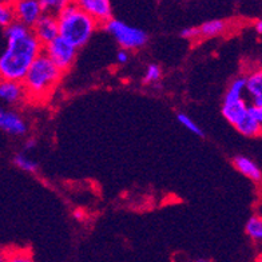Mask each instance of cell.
Wrapping results in <instances>:
<instances>
[{
	"instance_id": "cell-28",
	"label": "cell",
	"mask_w": 262,
	"mask_h": 262,
	"mask_svg": "<svg viewBox=\"0 0 262 262\" xmlns=\"http://www.w3.org/2000/svg\"><path fill=\"white\" fill-rule=\"evenodd\" d=\"M0 262H7V250L0 249Z\"/></svg>"
},
{
	"instance_id": "cell-22",
	"label": "cell",
	"mask_w": 262,
	"mask_h": 262,
	"mask_svg": "<svg viewBox=\"0 0 262 262\" xmlns=\"http://www.w3.org/2000/svg\"><path fill=\"white\" fill-rule=\"evenodd\" d=\"M162 78V70L158 64H148L146 69L145 78L143 82L145 83H157Z\"/></svg>"
},
{
	"instance_id": "cell-21",
	"label": "cell",
	"mask_w": 262,
	"mask_h": 262,
	"mask_svg": "<svg viewBox=\"0 0 262 262\" xmlns=\"http://www.w3.org/2000/svg\"><path fill=\"white\" fill-rule=\"evenodd\" d=\"M177 119H178V121H180V123L182 124V126H185L187 130L191 131L193 134L200 135V137H202V135H204V133H202V130H201L200 126H198V124L195 123V121H193V119H191L189 115L181 113V114L177 115Z\"/></svg>"
},
{
	"instance_id": "cell-6",
	"label": "cell",
	"mask_w": 262,
	"mask_h": 262,
	"mask_svg": "<svg viewBox=\"0 0 262 262\" xmlns=\"http://www.w3.org/2000/svg\"><path fill=\"white\" fill-rule=\"evenodd\" d=\"M43 54L51 60L59 70L67 73L76 59L78 49L62 36H56L54 40L43 46Z\"/></svg>"
},
{
	"instance_id": "cell-2",
	"label": "cell",
	"mask_w": 262,
	"mask_h": 262,
	"mask_svg": "<svg viewBox=\"0 0 262 262\" xmlns=\"http://www.w3.org/2000/svg\"><path fill=\"white\" fill-rule=\"evenodd\" d=\"M63 73L41 52L30 66L21 83L25 87L27 102L43 103L49 99L62 80Z\"/></svg>"
},
{
	"instance_id": "cell-1",
	"label": "cell",
	"mask_w": 262,
	"mask_h": 262,
	"mask_svg": "<svg viewBox=\"0 0 262 262\" xmlns=\"http://www.w3.org/2000/svg\"><path fill=\"white\" fill-rule=\"evenodd\" d=\"M6 49L0 54V79L21 82L30 66L43 51L31 28L14 20L4 27Z\"/></svg>"
},
{
	"instance_id": "cell-7",
	"label": "cell",
	"mask_w": 262,
	"mask_h": 262,
	"mask_svg": "<svg viewBox=\"0 0 262 262\" xmlns=\"http://www.w3.org/2000/svg\"><path fill=\"white\" fill-rule=\"evenodd\" d=\"M12 8L15 20L30 28H32V26L43 15L39 0H15Z\"/></svg>"
},
{
	"instance_id": "cell-3",
	"label": "cell",
	"mask_w": 262,
	"mask_h": 262,
	"mask_svg": "<svg viewBox=\"0 0 262 262\" xmlns=\"http://www.w3.org/2000/svg\"><path fill=\"white\" fill-rule=\"evenodd\" d=\"M56 19H58L59 36L70 41L78 50L89 43L91 36L99 27V23L94 17L86 14L74 3L69 4L56 16Z\"/></svg>"
},
{
	"instance_id": "cell-15",
	"label": "cell",
	"mask_w": 262,
	"mask_h": 262,
	"mask_svg": "<svg viewBox=\"0 0 262 262\" xmlns=\"http://www.w3.org/2000/svg\"><path fill=\"white\" fill-rule=\"evenodd\" d=\"M237 128V131L239 134L245 135V137H249V138H257L261 135L262 130V123L254 121L253 118L249 117L248 114L242 118L241 121L238 122L234 126Z\"/></svg>"
},
{
	"instance_id": "cell-17",
	"label": "cell",
	"mask_w": 262,
	"mask_h": 262,
	"mask_svg": "<svg viewBox=\"0 0 262 262\" xmlns=\"http://www.w3.org/2000/svg\"><path fill=\"white\" fill-rule=\"evenodd\" d=\"M246 234L253 241L258 242L262 239V218L259 215H253L246 222Z\"/></svg>"
},
{
	"instance_id": "cell-14",
	"label": "cell",
	"mask_w": 262,
	"mask_h": 262,
	"mask_svg": "<svg viewBox=\"0 0 262 262\" xmlns=\"http://www.w3.org/2000/svg\"><path fill=\"white\" fill-rule=\"evenodd\" d=\"M229 28V23L222 19H214V20L205 21L204 25L198 27L201 39H213L217 36L226 34Z\"/></svg>"
},
{
	"instance_id": "cell-18",
	"label": "cell",
	"mask_w": 262,
	"mask_h": 262,
	"mask_svg": "<svg viewBox=\"0 0 262 262\" xmlns=\"http://www.w3.org/2000/svg\"><path fill=\"white\" fill-rule=\"evenodd\" d=\"M7 262H35L30 249H8Z\"/></svg>"
},
{
	"instance_id": "cell-13",
	"label": "cell",
	"mask_w": 262,
	"mask_h": 262,
	"mask_svg": "<svg viewBox=\"0 0 262 262\" xmlns=\"http://www.w3.org/2000/svg\"><path fill=\"white\" fill-rule=\"evenodd\" d=\"M233 165H234L235 169L241 172L242 176H245L246 178H249L253 182H259L262 180V172L261 169L258 167V165L252 161L248 157L244 156H237L233 159Z\"/></svg>"
},
{
	"instance_id": "cell-16",
	"label": "cell",
	"mask_w": 262,
	"mask_h": 262,
	"mask_svg": "<svg viewBox=\"0 0 262 262\" xmlns=\"http://www.w3.org/2000/svg\"><path fill=\"white\" fill-rule=\"evenodd\" d=\"M43 14H50L58 16L69 4L73 3V0H39Z\"/></svg>"
},
{
	"instance_id": "cell-29",
	"label": "cell",
	"mask_w": 262,
	"mask_h": 262,
	"mask_svg": "<svg viewBox=\"0 0 262 262\" xmlns=\"http://www.w3.org/2000/svg\"><path fill=\"white\" fill-rule=\"evenodd\" d=\"M254 28H255V32L258 35L262 34V21L261 20H257L254 23Z\"/></svg>"
},
{
	"instance_id": "cell-12",
	"label": "cell",
	"mask_w": 262,
	"mask_h": 262,
	"mask_svg": "<svg viewBox=\"0 0 262 262\" xmlns=\"http://www.w3.org/2000/svg\"><path fill=\"white\" fill-rule=\"evenodd\" d=\"M245 91L252 97V104L262 107V73L253 70L245 76Z\"/></svg>"
},
{
	"instance_id": "cell-27",
	"label": "cell",
	"mask_w": 262,
	"mask_h": 262,
	"mask_svg": "<svg viewBox=\"0 0 262 262\" xmlns=\"http://www.w3.org/2000/svg\"><path fill=\"white\" fill-rule=\"evenodd\" d=\"M35 147H36V141H35V139H28V141L26 142V145H25L26 150H32V148Z\"/></svg>"
},
{
	"instance_id": "cell-23",
	"label": "cell",
	"mask_w": 262,
	"mask_h": 262,
	"mask_svg": "<svg viewBox=\"0 0 262 262\" xmlns=\"http://www.w3.org/2000/svg\"><path fill=\"white\" fill-rule=\"evenodd\" d=\"M246 114H248L250 118H253L254 121L262 123V107L254 106V104H248Z\"/></svg>"
},
{
	"instance_id": "cell-4",
	"label": "cell",
	"mask_w": 262,
	"mask_h": 262,
	"mask_svg": "<svg viewBox=\"0 0 262 262\" xmlns=\"http://www.w3.org/2000/svg\"><path fill=\"white\" fill-rule=\"evenodd\" d=\"M244 93H245V76H239L231 82L225 94L221 110L222 115L233 126H235L246 115L248 103L244 99Z\"/></svg>"
},
{
	"instance_id": "cell-24",
	"label": "cell",
	"mask_w": 262,
	"mask_h": 262,
	"mask_svg": "<svg viewBox=\"0 0 262 262\" xmlns=\"http://www.w3.org/2000/svg\"><path fill=\"white\" fill-rule=\"evenodd\" d=\"M181 36L187 40H196L200 39V32H198V27H187L181 31Z\"/></svg>"
},
{
	"instance_id": "cell-25",
	"label": "cell",
	"mask_w": 262,
	"mask_h": 262,
	"mask_svg": "<svg viewBox=\"0 0 262 262\" xmlns=\"http://www.w3.org/2000/svg\"><path fill=\"white\" fill-rule=\"evenodd\" d=\"M128 59H130V56H128V51H127V50L121 49V50H119V51H118V54H117L118 63H121V64H124V63L128 62Z\"/></svg>"
},
{
	"instance_id": "cell-8",
	"label": "cell",
	"mask_w": 262,
	"mask_h": 262,
	"mask_svg": "<svg viewBox=\"0 0 262 262\" xmlns=\"http://www.w3.org/2000/svg\"><path fill=\"white\" fill-rule=\"evenodd\" d=\"M0 130L14 137H23L27 133L28 126L17 111L0 104Z\"/></svg>"
},
{
	"instance_id": "cell-5",
	"label": "cell",
	"mask_w": 262,
	"mask_h": 262,
	"mask_svg": "<svg viewBox=\"0 0 262 262\" xmlns=\"http://www.w3.org/2000/svg\"><path fill=\"white\" fill-rule=\"evenodd\" d=\"M103 27L117 40L118 45L121 46V49L127 50V51L142 49L148 40L147 34L143 30L128 26L127 23L118 20V19H113V17L104 23Z\"/></svg>"
},
{
	"instance_id": "cell-30",
	"label": "cell",
	"mask_w": 262,
	"mask_h": 262,
	"mask_svg": "<svg viewBox=\"0 0 262 262\" xmlns=\"http://www.w3.org/2000/svg\"><path fill=\"white\" fill-rule=\"evenodd\" d=\"M194 262H211V261H210V259H207V258H198V259H195Z\"/></svg>"
},
{
	"instance_id": "cell-20",
	"label": "cell",
	"mask_w": 262,
	"mask_h": 262,
	"mask_svg": "<svg viewBox=\"0 0 262 262\" xmlns=\"http://www.w3.org/2000/svg\"><path fill=\"white\" fill-rule=\"evenodd\" d=\"M14 8L8 0H0V27H7L14 21Z\"/></svg>"
},
{
	"instance_id": "cell-31",
	"label": "cell",
	"mask_w": 262,
	"mask_h": 262,
	"mask_svg": "<svg viewBox=\"0 0 262 262\" xmlns=\"http://www.w3.org/2000/svg\"><path fill=\"white\" fill-rule=\"evenodd\" d=\"M8 2H10V3H14L15 0H8Z\"/></svg>"
},
{
	"instance_id": "cell-10",
	"label": "cell",
	"mask_w": 262,
	"mask_h": 262,
	"mask_svg": "<svg viewBox=\"0 0 262 262\" xmlns=\"http://www.w3.org/2000/svg\"><path fill=\"white\" fill-rule=\"evenodd\" d=\"M31 31L35 35V38L40 41L41 46L47 45L54 40L56 36H59L58 19L55 15L43 14L39 17L38 21L32 26Z\"/></svg>"
},
{
	"instance_id": "cell-19",
	"label": "cell",
	"mask_w": 262,
	"mask_h": 262,
	"mask_svg": "<svg viewBox=\"0 0 262 262\" xmlns=\"http://www.w3.org/2000/svg\"><path fill=\"white\" fill-rule=\"evenodd\" d=\"M14 165L16 166V167H19L20 170H23V171L32 172V174H35L39 169L38 162L34 161V159L28 158L25 154H16V156L14 157Z\"/></svg>"
},
{
	"instance_id": "cell-9",
	"label": "cell",
	"mask_w": 262,
	"mask_h": 262,
	"mask_svg": "<svg viewBox=\"0 0 262 262\" xmlns=\"http://www.w3.org/2000/svg\"><path fill=\"white\" fill-rule=\"evenodd\" d=\"M73 3L94 17L99 26H103L113 17L110 0H73Z\"/></svg>"
},
{
	"instance_id": "cell-26",
	"label": "cell",
	"mask_w": 262,
	"mask_h": 262,
	"mask_svg": "<svg viewBox=\"0 0 262 262\" xmlns=\"http://www.w3.org/2000/svg\"><path fill=\"white\" fill-rule=\"evenodd\" d=\"M84 217H86V213H84L82 209H78V210L74 211V218H75V220H78V221H83V220H84Z\"/></svg>"
},
{
	"instance_id": "cell-11",
	"label": "cell",
	"mask_w": 262,
	"mask_h": 262,
	"mask_svg": "<svg viewBox=\"0 0 262 262\" xmlns=\"http://www.w3.org/2000/svg\"><path fill=\"white\" fill-rule=\"evenodd\" d=\"M0 100L7 106H20L27 102L23 83L0 79Z\"/></svg>"
}]
</instances>
